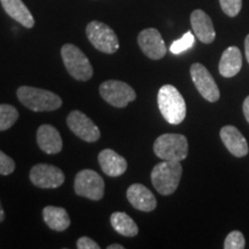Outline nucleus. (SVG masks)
<instances>
[{
    "label": "nucleus",
    "mask_w": 249,
    "mask_h": 249,
    "mask_svg": "<svg viewBox=\"0 0 249 249\" xmlns=\"http://www.w3.org/2000/svg\"><path fill=\"white\" fill-rule=\"evenodd\" d=\"M154 152L163 160L181 161L188 155V141L181 134H163L156 139Z\"/></svg>",
    "instance_id": "obj_4"
},
{
    "label": "nucleus",
    "mask_w": 249,
    "mask_h": 249,
    "mask_svg": "<svg viewBox=\"0 0 249 249\" xmlns=\"http://www.w3.org/2000/svg\"><path fill=\"white\" fill-rule=\"evenodd\" d=\"M220 7L227 17L234 18L240 13L242 7V0H219Z\"/></svg>",
    "instance_id": "obj_25"
},
{
    "label": "nucleus",
    "mask_w": 249,
    "mask_h": 249,
    "mask_svg": "<svg viewBox=\"0 0 249 249\" xmlns=\"http://www.w3.org/2000/svg\"><path fill=\"white\" fill-rule=\"evenodd\" d=\"M18 111L9 104H0V132L11 128L17 123Z\"/></svg>",
    "instance_id": "obj_22"
},
{
    "label": "nucleus",
    "mask_w": 249,
    "mask_h": 249,
    "mask_svg": "<svg viewBox=\"0 0 249 249\" xmlns=\"http://www.w3.org/2000/svg\"><path fill=\"white\" fill-rule=\"evenodd\" d=\"M4 219H5V211H4V208H2L1 202H0V223H1Z\"/></svg>",
    "instance_id": "obj_30"
},
{
    "label": "nucleus",
    "mask_w": 249,
    "mask_h": 249,
    "mask_svg": "<svg viewBox=\"0 0 249 249\" xmlns=\"http://www.w3.org/2000/svg\"><path fill=\"white\" fill-rule=\"evenodd\" d=\"M245 246V236L240 231L231 232L224 241V248L225 249H244Z\"/></svg>",
    "instance_id": "obj_24"
},
{
    "label": "nucleus",
    "mask_w": 249,
    "mask_h": 249,
    "mask_svg": "<svg viewBox=\"0 0 249 249\" xmlns=\"http://www.w3.org/2000/svg\"><path fill=\"white\" fill-rule=\"evenodd\" d=\"M18 101L34 112H51L61 107L62 99L57 93L34 87H20L17 91Z\"/></svg>",
    "instance_id": "obj_2"
},
{
    "label": "nucleus",
    "mask_w": 249,
    "mask_h": 249,
    "mask_svg": "<svg viewBox=\"0 0 249 249\" xmlns=\"http://www.w3.org/2000/svg\"><path fill=\"white\" fill-rule=\"evenodd\" d=\"M191 23L195 36L204 44H211L216 38L213 21L202 9H195L191 14Z\"/></svg>",
    "instance_id": "obj_15"
},
{
    "label": "nucleus",
    "mask_w": 249,
    "mask_h": 249,
    "mask_svg": "<svg viewBox=\"0 0 249 249\" xmlns=\"http://www.w3.org/2000/svg\"><path fill=\"white\" fill-rule=\"evenodd\" d=\"M2 8L13 20L26 28L35 26V18L22 0H0Z\"/></svg>",
    "instance_id": "obj_18"
},
{
    "label": "nucleus",
    "mask_w": 249,
    "mask_h": 249,
    "mask_svg": "<svg viewBox=\"0 0 249 249\" xmlns=\"http://www.w3.org/2000/svg\"><path fill=\"white\" fill-rule=\"evenodd\" d=\"M30 181L38 188L53 189L65 182V174L54 165L37 164L30 170Z\"/></svg>",
    "instance_id": "obj_10"
},
{
    "label": "nucleus",
    "mask_w": 249,
    "mask_h": 249,
    "mask_svg": "<svg viewBox=\"0 0 249 249\" xmlns=\"http://www.w3.org/2000/svg\"><path fill=\"white\" fill-rule=\"evenodd\" d=\"M15 170V161L0 150V176H8Z\"/></svg>",
    "instance_id": "obj_26"
},
{
    "label": "nucleus",
    "mask_w": 249,
    "mask_h": 249,
    "mask_svg": "<svg viewBox=\"0 0 249 249\" xmlns=\"http://www.w3.org/2000/svg\"><path fill=\"white\" fill-rule=\"evenodd\" d=\"M74 191L81 197L92 201L102 200L105 192L104 180L93 170H82L76 174Z\"/></svg>",
    "instance_id": "obj_8"
},
{
    "label": "nucleus",
    "mask_w": 249,
    "mask_h": 249,
    "mask_svg": "<svg viewBox=\"0 0 249 249\" xmlns=\"http://www.w3.org/2000/svg\"><path fill=\"white\" fill-rule=\"evenodd\" d=\"M191 76L196 89L204 99L211 103L217 102L219 99V89H218L216 81L210 74V71L207 70V67L202 64H198V62L193 64L191 67Z\"/></svg>",
    "instance_id": "obj_9"
},
{
    "label": "nucleus",
    "mask_w": 249,
    "mask_h": 249,
    "mask_svg": "<svg viewBox=\"0 0 249 249\" xmlns=\"http://www.w3.org/2000/svg\"><path fill=\"white\" fill-rule=\"evenodd\" d=\"M127 200L135 209L144 213H150L157 207L155 195L141 183H133L127 189Z\"/></svg>",
    "instance_id": "obj_14"
},
{
    "label": "nucleus",
    "mask_w": 249,
    "mask_h": 249,
    "mask_svg": "<svg viewBox=\"0 0 249 249\" xmlns=\"http://www.w3.org/2000/svg\"><path fill=\"white\" fill-rule=\"evenodd\" d=\"M98 163L101 165L103 172L108 177H119L126 172L127 160L123 156L117 154L112 149H104L99 152Z\"/></svg>",
    "instance_id": "obj_17"
},
{
    "label": "nucleus",
    "mask_w": 249,
    "mask_h": 249,
    "mask_svg": "<svg viewBox=\"0 0 249 249\" xmlns=\"http://www.w3.org/2000/svg\"><path fill=\"white\" fill-rule=\"evenodd\" d=\"M61 58L71 76L77 81H88L93 75V70L89 59L77 46L65 44L61 48Z\"/></svg>",
    "instance_id": "obj_5"
},
{
    "label": "nucleus",
    "mask_w": 249,
    "mask_h": 249,
    "mask_svg": "<svg viewBox=\"0 0 249 249\" xmlns=\"http://www.w3.org/2000/svg\"><path fill=\"white\" fill-rule=\"evenodd\" d=\"M70 129L83 141L93 143L101 139V130L88 116L81 111H71L67 117Z\"/></svg>",
    "instance_id": "obj_11"
},
{
    "label": "nucleus",
    "mask_w": 249,
    "mask_h": 249,
    "mask_svg": "<svg viewBox=\"0 0 249 249\" xmlns=\"http://www.w3.org/2000/svg\"><path fill=\"white\" fill-rule=\"evenodd\" d=\"M220 139L225 145L227 150L235 157H245L248 154L249 147L247 140L245 139V136L242 135L240 130L236 127L231 126H224L220 129Z\"/></svg>",
    "instance_id": "obj_13"
},
{
    "label": "nucleus",
    "mask_w": 249,
    "mask_h": 249,
    "mask_svg": "<svg viewBox=\"0 0 249 249\" xmlns=\"http://www.w3.org/2000/svg\"><path fill=\"white\" fill-rule=\"evenodd\" d=\"M245 51H246V57H247L248 64H249V35H247L245 39Z\"/></svg>",
    "instance_id": "obj_29"
},
{
    "label": "nucleus",
    "mask_w": 249,
    "mask_h": 249,
    "mask_svg": "<svg viewBox=\"0 0 249 249\" xmlns=\"http://www.w3.org/2000/svg\"><path fill=\"white\" fill-rule=\"evenodd\" d=\"M77 248L79 249H99V245L89 236H82L77 240Z\"/></svg>",
    "instance_id": "obj_27"
},
{
    "label": "nucleus",
    "mask_w": 249,
    "mask_h": 249,
    "mask_svg": "<svg viewBox=\"0 0 249 249\" xmlns=\"http://www.w3.org/2000/svg\"><path fill=\"white\" fill-rule=\"evenodd\" d=\"M194 43H195V37L191 31H188V33H186L181 38L176 40V42H173L172 44H171L170 51L172 52L173 54H180L182 53V52L187 51V50L193 48Z\"/></svg>",
    "instance_id": "obj_23"
},
{
    "label": "nucleus",
    "mask_w": 249,
    "mask_h": 249,
    "mask_svg": "<svg viewBox=\"0 0 249 249\" xmlns=\"http://www.w3.org/2000/svg\"><path fill=\"white\" fill-rule=\"evenodd\" d=\"M43 219L50 229L57 232H62L71 225V218L64 208L48 205L43 210Z\"/></svg>",
    "instance_id": "obj_20"
},
{
    "label": "nucleus",
    "mask_w": 249,
    "mask_h": 249,
    "mask_svg": "<svg viewBox=\"0 0 249 249\" xmlns=\"http://www.w3.org/2000/svg\"><path fill=\"white\" fill-rule=\"evenodd\" d=\"M37 143L42 151L49 155H55L61 151L62 140L60 133L51 124H42L37 129Z\"/></svg>",
    "instance_id": "obj_16"
},
{
    "label": "nucleus",
    "mask_w": 249,
    "mask_h": 249,
    "mask_svg": "<svg viewBox=\"0 0 249 249\" xmlns=\"http://www.w3.org/2000/svg\"><path fill=\"white\" fill-rule=\"evenodd\" d=\"M110 222L112 227L121 235L128 236V238L138 235L139 227L127 213H119V211L113 213L111 214Z\"/></svg>",
    "instance_id": "obj_21"
},
{
    "label": "nucleus",
    "mask_w": 249,
    "mask_h": 249,
    "mask_svg": "<svg viewBox=\"0 0 249 249\" xmlns=\"http://www.w3.org/2000/svg\"><path fill=\"white\" fill-rule=\"evenodd\" d=\"M182 176L180 161L164 160L151 171V182L160 195H171L178 188Z\"/></svg>",
    "instance_id": "obj_3"
},
{
    "label": "nucleus",
    "mask_w": 249,
    "mask_h": 249,
    "mask_svg": "<svg viewBox=\"0 0 249 249\" xmlns=\"http://www.w3.org/2000/svg\"><path fill=\"white\" fill-rule=\"evenodd\" d=\"M158 107L164 119L171 124H181L186 118V102L176 87L165 85L158 91Z\"/></svg>",
    "instance_id": "obj_1"
},
{
    "label": "nucleus",
    "mask_w": 249,
    "mask_h": 249,
    "mask_svg": "<svg viewBox=\"0 0 249 249\" xmlns=\"http://www.w3.org/2000/svg\"><path fill=\"white\" fill-rule=\"evenodd\" d=\"M124 247L123 245H118V244H113V245H110L107 247V249H124Z\"/></svg>",
    "instance_id": "obj_31"
},
{
    "label": "nucleus",
    "mask_w": 249,
    "mask_h": 249,
    "mask_svg": "<svg viewBox=\"0 0 249 249\" xmlns=\"http://www.w3.org/2000/svg\"><path fill=\"white\" fill-rule=\"evenodd\" d=\"M242 110H244V116L247 120V123L249 124V96L246 97L244 101V105H242Z\"/></svg>",
    "instance_id": "obj_28"
},
{
    "label": "nucleus",
    "mask_w": 249,
    "mask_h": 249,
    "mask_svg": "<svg viewBox=\"0 0 249 249\" xmlns=\"http://www.w3.org/2000/svg\"><path fill=\"white\" fill-rule=\"evenodd\" d=\"M99 93L102 98L112 107L123 108L130 102L136 99V92L132 87L123 81L108 80L99 86Z\"/></svg>",
    "instance_id": "obj_7"
},
{
    "label": "nucleus",
    "mask_w": 249,
    "mask_h": 249,
    "mask_svg": "<svg viewBox=\"0 0 249 249\" xmlns=\"http://www.w3.org/2000/svg\"><path fill=\"white\" fill-rule=\"evenodd\" d=\"M242 67V55L236 46H230L223 52L219 61V73L224 77L235 76Z\"/></svg>",
    "instance_id": "obj_19"
},
{
    "label": "nucleus",
    "mask_w": 249,
    "mask_h": 249,
    "mask_svg": "<svg viewBox=\"0 0 249 249\" xmlns=\"http://www.w3.org/2000/svg\"><path fill=\"white\" fill-rule=\"evenodd\" d=\"M138 43L142 52L152 60H160L166 54V45L160 33L155 28H147L138 36Z\"/></svg>",
    "instance_id": "obj_12"
},
{
    "label": "nucleus",
    "mask_w": 249,
    "mask_h": 249,
    "mask_svg": "<svg viewBox=\"0 0 249 249\" xmlns=\"http://www.w3.org/2000/svg\"><path fill=\"white\" fill-rule=\"evenodd\" d=\"M89 42L103 53L112 54L119 50V39L117 34L107 24L101 21H91L86 29Z\"/></svg>",
    "instance_id": "obj_6"
}]
</instances>
